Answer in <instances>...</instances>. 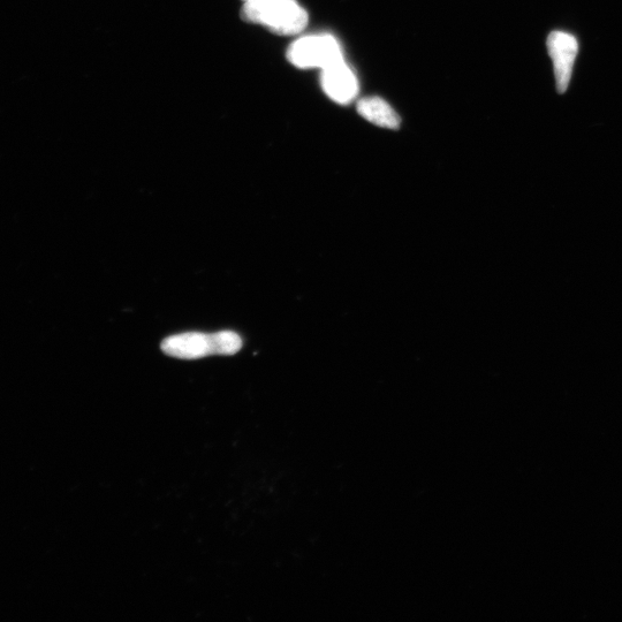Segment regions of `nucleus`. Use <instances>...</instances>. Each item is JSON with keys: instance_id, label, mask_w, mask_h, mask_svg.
Instances as JSON below:
<instances>
[{"instance_id": "nucleus-1", "label": "nucleus", "mask_w": 622, "mask_h": 622, "mask_svg": "<svg viewBox=\"0 0 622 622\" xmlns=\"http://www.w3.org/2000/svg\"><path fill=\"white\" fill-rule=\"evenodd\" d=\"M241 18L283 36L300 34L308 25V13L297 0H249Z\"/></svg>"}, {"instance_id": "nucleus-2", "label": "nucleus", "mask_w": 622, "mask_h": 622, "mask_svg": "<svg viewBox=\"0 0 622 622\" xmlns=\"http://www.w3.org/2000/svg\"><path fill=\"white\" fill-rule=\"evenodd\" d=\"M287 59L298 68H324L344 59L339 42L331 35L303 36L287 51Z\"/></svg>"}, {"instance_id": "nucleus-3", "label": "nucleus", "mask_w": 622, "mask_h": 622, "mask_svg": "<svg viewBox=\"0 0 622 622\" xmlns=\"http://www.w3.org/2000/svg\"><path fill=\"white\" fill-rule=\"evenodd\" d=\"M546 44L555 68L557 91L564 94L570 86L575 59L578 56V40L570 33L556 30L549 35Z\"/></svg>"}, {"instance_id": "nucleus-4", "label": "nucleus", "mask_w": 622, "mask_h": 622, "mask_svg": "<svg viewBox=\"0 0 622 622\" xmlns=\"http://www.w3.org/2000/svg\"><path fill=\"white\" fill-rule=\"evenodd\" d=\"M322 88L332 101L350 104L359 93V82L345 60L322 70Z\"/></svg>"}, {"instance_id": "nucleus-5", "label": "nucleus", "mask_w": 622, "mask_h": 622, "mask_svg": "<svg viewBox=\"0 0 622 622\" xmlns=\"http://www.w3.org/2000/svg\"><path fill=\"white\" fill-rule=\"evenodd\" d=\"M165 354L181 360H197L214 355L211 335L201 332H187L166 338L162 343Z\"/></svg>"}, {"instance_id": "nucleus-6", "label": "nucleus", "mask_w": 622, "mask_h": 622, "mask_svg": "<svg viewBox=\"0 0 622 622\" xmlns=\"http://www.w3.org/2000/svg\"><path fill=\"white\" fill-rule=\"evenodd\" d=\"M358 112L369 123L388 128V130H398L401 124L398 113L389 103L379 97L363 98L358 103Z\"/></svg>"}, {"instance_id": "nucleus-7", "label": "nucleus", "mask_w": 622, "mask_h": 622, "mask_svg": "<svg viewBox=\"0 0 622 622\" xmlns=\"http://www.w3.org/2000/svg\"><path fill=\"white\" fill-rule=\"evenodd\" d=\"M211 341L214 355H234L242 348V339L233 331L212 333Z\"/></svg>"}, {"instance_id": "nucleus-8", "label": "nucleus", "mask_w": 622, "mask_h": 622, "mask_svg": "<svg viewBox=\"0 0 622 622\" xmlns=\"http://www.w3.org/2000/svg\"><path fill=\"white\" fill-rule=\"evenodd\" d=\"M244 2H245V3H246V2H249V0H244Z\"/></svg>"}]
</instances>
